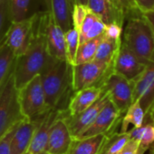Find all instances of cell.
Here are the masks:
<instances>
[{"instance_id":"cell-1","label":"cell","mask_w":154,"mask_h":154,"mask_svg":"<svg viewBox=\"0 0 154 154\" xmlns=\"http://www.w3.org/2000/svg\"><path fill=\"white\" fill-rule=\"evenodd\" d=\"M72 67L66 60L48 57L40 78L45 102L50 110L66 112L74 94Z\"/></svg>"},{"instance_id":"cell-2","label":"cell","mask_w":154,"mask_h":154,"mask_svg":"<svg viewBox=\"0 0 154 154\" xmlns=\"http://www.w3.org/2000/svg\"><path fill=\"white\" fill-rule=\"evenodd\" d=\"M46 42L44 32V12L37 13L34 39L25 53L15 58L14 78L15 87L20 90L34 77L40 75L48 60Z\"/></svg>"},{"instance_id":"cell-3","label":"cell","mask_w":154,"mask_h":154,"mask_svg":"<svg viewBox=\"0 0 154 154\" xmlns=\"http://www.w3.org/2000/svg\"><path fill=\"white\" fill-rule=\"evenodd\" d=\"M122 41L143 63L154 60L153 32L142 14L130 15Z\"/></svg>"},{"instance_id":"cell-4","label":"cell","mask_w":154,"mask_h":154,"mask_svg":"<svg viewBox=\"0 0 154 154\" xmlns=\"http://www.w3.org/2000/svg\"><path fill=\"white\" fill-rule=\"evenodd\" d=\"M24 119L25 118L21 112L13 66L8 75L0 84V138Z\"/></svg>"},{"instance_id":"cell-5","label":"cell","mask_w":154,"mask_h":154,"mask_svg":"<svg viewBox=\"0 0 154 154\" xmlns=\"http://www.w3.org/2000/svg\"><path fill=\"white\" fill-rule=\"evenodd\" d=\"M18 97L21 112L25 119L36 120L50 110L45 102L40 75L18 90Z\"/></svg>"},{"instance_id":"cell-6","label":"cell","mask_w":154,"mask_h":154,"mask_svg":"<svg viewBox=\"0 0 154 154\" xmlns=\"http://www.w3.org/2000/svg\"><path fill=\"white\" fill-rule=\"evenodd\" d=\"M112 71L113 66L95 60L74 65L72 67L74 93L87 88H101L105 78Z\"/></svg>"},{"instance_id":"cell-7","label":"cell","mask_w":154,"mask_h":154,"mask_svg":"<svg viewBox=\"0 0 154 154\" xmlns=\"http://www.w3.org/2000/svg\"><path fill=\"white\" fill-rule=\"evenodd\" d=\"M103 91L106 92L109 99L123 116L133 103V83L123 76L112 71L105 78L102 85Z\"/></svg>"},{"instance_id":"cell-8","label":"cell","mask_w":154,"mask_h":154,"mask_svg":"<svg viewBox=\"0 0 154 154\" xmlns=\"http://www.w3.org/2000/svg\"><path fill=\"white\" fill-rule=\"evenodd\" d=\"M37 13L22 21L12 22L5 36V42L15 58L21 56L30 46L35 32Z\"/></svg>"},{"instance_id":"cell-9","label":"cell","mask_w":154,"mask_h":154,"mask_svg":"<svg viewBox=\"0 0 154 154\" xmlns=\"http://www.w3.org/2000/svg\"><path fill=\"white\" fill-rule=\"evenodd\" d=\"M123 116L109 99L93 122L77 138H88L99 134L109 135L120 125Z\"/></svg>"},{"instance_id":"cell-10","label":"cell","mask_w":154,"mask_h":154,"mask_svg":"<svg viewBox=\"0 0 154 154\" xmlns=\"http://www.w3.org/2000/svg\"><path fill=\"white\" fill-rule=\"evenodd\" d=\"M146 64L128 48L122 41L113 62V71L130 81H134L144 70Z\"/></svg>"},{"instance_id":"cell-11","label":"cell","mask_w":154,"mask_h":154,"mask_svg":"<svg viewBox=\"0 0 154 154\" xmlns=\"http://www.w3.org/2000/svg\"><path fill=\"white\" fill-rule=\"evenodd\" d=\"M44 32L49 56L56 60H66L64 32L56 23L49 10L44 12Z\"/></svg>"},{"instance_id":"cell-12","label":"cell","mask_w":154,"mask_h":154,"mask_svg":"<svg viewBox=\"0 0 154 154\" xmlns=\"http://www.w3.org/2000/svg\"><path fill=\"white\" fill-rule=\"evenodd\" d=\"M108 100L109 97L107 93L103 91V94L98 98V100L79 115L75 116H69L66 115L65 112L62 113L63 118L67 124L74 138H77L84 131H85L89 127V125L93 122V120L96 118V116L108 102Z\"/></svg>"},{"instance_id":"cell-13","label":"cell","mask_w":154,"mask_h":154,"mask_svg":"<svg viewBox=\"0 0 154 154\" xmlns=\"http://www.w3.org/2000/svg\"><path fill=\"white\" fill-rule=\"evenodd\" d=\"M133 83V102L139 101L146 113L154 103V60L146 64L143 73Z\"/></svg>"},{"instance_id":"cell-14","label":"cell","mask_w":154,"mask_h":154,"mask_svg":"<svg viewBox=\"0 0 154 154\" xmlns=\"http://www.w3.org/2000/svg\"><path fill=\"white\" fill-rule=\"evenodd\" d=\"M62 113L51 127L46 154H66L74 140L69 127L63 118Z\"/></svg>"},{"instance_id":"cell-15","label":"cell","mask_w":154,"mask_h":154,"mask_svg":"<svg viewBox=\"0 0 154 154\" xmlns=\"http://www.w3.org/2000/svg\"><path fill=\"white\" fill-rule=\"evenodd\" d=\"M61 113L62 112L56 110H49L38 118L36 129L25 154H46V147L51 127Z\"/></svg>"},{"instance_id":"cell-16","label":"cell","mask_w":154,"mask_h":154,"mask_svg":"<svg viewBox=\"0 0 154 154\" xmlns=\"http://www.w3.org/2000/svg\"><path fill=\"white\" fill-rule=\"evenodd\" d=\"M37 124L38 119L34 121L24 119L16 125L11 142V154L26 153Z\"/></svg>"},{"instance_id":"cell-17","label":"cell","mask_w":154,"mask_h":154,"mask_svg":"<svg viewBox=\"0 0 154 154\" xmlns=\"http://www.w3.org/2000/svg\"><path fill=\"white\" fill-rule=\"evenodd\" d=\"M103 89L98 87L87 88L74 92L68 103L66 115L75 116L91 106L102 96Z\"/></svg>"},{"instance_id":"cell-18","label":"cell","mask_w":154,"mask_h":154,"mask_svg":"<svg viewBox=\"0 0 154 154\" xmlns=\"http://www.w3.org/2000/svg\"><path fill=\"white\" fill-rule=\"evenodd\" d=\"M87 8L106 25L116 23L123 26L124 20L117 11L113 0H88Z\"/></svg>"},{"instance_id":"cell-19","label":"cell","mask_w":154,"mask_h":154,"mask_svg":"<svg viewBox=\"0 0 154 154\" xmlns=\"http://www.w3.org/2000/svg\"><path fill=\"white\" fill-rule=\"evenodd\" d=\"M107 135L99 134L88 138H74L66 154H99Z\"/></svg>"},{"instance_id":"cell-20","label":"cell","mask_w":154,"mask_h":154,"mask_svg":"<svg viewBox=\"0 0 154 154\" xmlns=\"http://www.w3.org/2000/svg\"><path fill=\"white\" fill-rule=\"evenodd\" d=\"M48 10L64 32L72 28V8L68 0H49Z\"/></svg>"},{"instance_id":"cell-21","label":"cell","mask_w":154,"mask_h":154,"mask_svg":"<svg viewBox=\"0 0 154 154\" xmlns=\"http://www.w3.org/2000/svg\"><path fill=\"white\" fill-rule=\"evenodd\" d=\"M127 133L130 139L139 142V148L146 152L154 144V124L151 121L144 119L142 126L129 129Z\"/></svg>"},{"instance_id":"cell-22","label":"cell","mask_w":154,"mask_h":154,"mask_svg":"<svg viewBox=\"0 0 154 154\" xmlns=\"http://www.w3.org/2000/svg\"><path fill=\"white\" fill-rule=\"evenodd\" d=\"M145 119V112L141 106L139 101H134L132 106L128 108L126 113L123 116L121 120L120 133H127L130 125L133 128L140 127L143 125Z\"/></svg>"},{"instance_id":"cell-23","label":"cell","mask_w":154,"mask_h":154,"mask_svg":"<svg viewBox=\"0 0 154 154\" xmlns=\"http://www.w3.org/2000/svg\"><path fill=\"white\" fill-rule=\"evenodd\" d=\"M121 42L122 40L116 41L107 38L103 35L101 42L98 45L94 60L113 66V62L120 47Z\"/></svg>"},{"instance_id":"cell-24","label":"cell","mask_w":154,"mask_h":154,"mask_svg":"<svg viewBox=\"0 0 154 154\" xmlns=\"http://www.w3.org/2000/svg\"><path fill=\"white\" fill-rule=\"evenodd\" d=\"M130 141L128 133H112L107 135L99 154H117Z\"/></svg>"},{"instance_id":"cell-25","label":"cell","mask_w":154,"mask_h":154,"mask_svg":"<svg viewBox=\"0 0 154 154\" xmlns=\"http://www.w3.org/2000/svg\"><path fill=\"white\" fill-rule=\"evenodd\" d=\"M103 37V34L93 40L87 41L84 42L83 44H80L77 49L74 65L86 63V62L93 60L98 45L101 42Z\"/></svg>"},{"instance_id":"cell-26","label":"cell","mask_w":154,"mask_h":154,"mask_svg":"<svg viewBox=\"0 0 154 154\" xmlns=\"http://www.w3.org/2000/svg\"><path fill=\"white\" fill-rule=\"evenodd\" d=\"M15 60V56L4 39L0 44V84L12 69Z\"/></svg>"},{"instance_id":"cell-27","label":"cell","mask_w":154,"mask_h":154,"mask_svg":"<svg viewBox=\"0 0 154 154\" xmlns=\"http://www.w3.org/2000/svg\"><path fill=\"white\" fill-rule=\"evenodd\" d=\"M64 40L66 60L70 65L74 66L75 63L76 52L79 46V32L72 27L70 30L64 32Z\"/></svg>"},{"instance_id":"cell-28","label":"cell","mask_w":154,"mask_h":154,"mask_svg":"<svg viewBox=\"0 0 154 154\" xmlns=\"http://www.w3.org/2000/svg\"><path fill=\"white\" fill-rule=\"evenodd\" d=\"M31 0H9L10 16L12 22L22 21L25 19L29 10Z\"/></svg>"},{"instance_id":"cell-29","label":"cell","mask_w":154,"mask_h":154,"mask_svg":"<svg viewBox=\"0 0 154 154\" xmlns=\"http://www.w3.org/2000/svg\"><path fill=\"white\" fill-rule=\"evenodd\" d=\"M11 23L9 0H0V44L4 41Z\"/></svg>"},{"instance_id":"cell-30","label":"cell","mask_w":154,"mask_h":154,"mask_svg":"<svg viewBox=\"0 0 154 154\" xmlns=\"http://www.w3.org/2000/svg\"><path fill=\"white\" fill-rule=\"evenodd\" d=\"M88 13L87 6L82 5H74L72 11V27L80 32L82 23Z\"/></svg>"},{"instance_id":"cell-31","label":"cell","mask_w":154,"mask_h":154,"mask_svg":"<svg viewBox=\"0 0 154 154\" xmlns=\"http://www.w3.org/2000/svg\"><path fill=\"white\" fill-rule=\"evenodd\" d=\"M113 3L123 20L127 16L134 14L135 11H138L133 3V0H113Z\"/></svg>"},{"instance_id":"cell-32","label":"cell","mask_w":154,"mask_h":154,"mask_svg":"<svg viewBox=\"0 0 154 154\" xmlns=\"http://www.w3.org/2000/svg\"><path fill=\"white\" fill-rule=\"evenodd\" d=\"M106 29V24L102 22L99 18H97L94 22V23L93 24L92 28L89 30V32L86 33L84 39V42H87V41H90V40H93L94 38H97L101 35H103L104 33V31ZM82 43V44H83Z\"/></svg>"},{"instance_id":"cell-33","label":"cell","mask_w":154,"mask_h":154,"mask_svg":"<svg viewBox=\"0 0 154 154\" xmlns=\"http://www.w3.org/2000/svg\"><path fill=\"white\" fill-rule=\"evenodd\" d=\"M18 124L13 126L5 135H3L0 138V154H11V142L15 127Z\"/></svg>"},{"instance_id":"cell-34","label":"cell","mask_w":154,"mask_h":154,"mask_svg":"<svg viewBox=\"0 0 154 154\" xmlns=\"http://www.w3.org/2000/svg\"><path fill=\"white\" fill-rule=\"evenodd\" d=\"M122 32H123V26L119 23H113L106 25V29L104 31L103 35L107 38L113 40H122Z\"/></svg>"},{"instance_id":"cell-35","label":"cell","mask_w":154,"mask_h":154,"mask_svg":"<svg viewBox=\"0 0 154 154\" xmlns=\"http://www.w3.org/2000/svg\"><path fill=\"white\" fill-rule=\"evenodd\" d=\"M133 3L141 13L154 10V0H133Z\"/></svg>"},{"instance_id":"cell-36","label":"cell","mask_w":154,"mask_h":154,"mask_svg":"<svg viewBox=\"0 0 154 154\" xmlns=\"http://www.w3.org/2000/svg\"><path fill=\"white\" fill-rule=\"evenodd\" d=\"M139 147V142L131 140L126 143V145L117 154H135Z\"/></svg>"},{"instance_id":"cell-37","label":"cell","mask_w":154,"mask_h":154,"mask_svg":"<svg viewBox=\"0 0 154 154\" xmlns=\"http://www.w3.org/2000/svg\"><path fill=\"white\" fill-rule=\"evenodd\" d=\"M141 14L144 18V20L148 23V24L150 25V27L152 30L154 34V10H151V11L144 12V13H141Z\"/></svg>"},{"instance_id":"cell-38","label":"cell","mask_w":154,"mask_h":154,"mask_svg":"<svg viewBox=\"0 0 154 154\" xmlns=\"http://www.w3.org/2000/svg\"><path fill=\"white\" fill-rule=\"evenodd\" d=\"M145 119L148 121H151L154 124V103L152 104V106H151V108L149 109V111L146 113L145 115Z\"/></svg>"},{"instance_id":"cell-39","label":"cell","mask_w":154,"mask_h":154,"mask_svg":"<svg viewBox=\"0 0 154 154\" xmlns=\"http://www.w3.org/2000/svg\"><path fill=\"white\" fill-rule=\"evenodd\" d=\"M88 0H74V5H82L84 6H87Z\"/></svg>"},{"instance_id":"cell-40","label":"cell","mask_w":154,"mask_h":154,"mask_svg":"<svg viewBox=\"0 0 154 154\" xmlns=\"http://www.w3.org/2000/svg\"><path fill=\"white\" fill-rule=\"evenodd\" d=\"M145 152H146V151H144V150H143V149L138 147V150H137V152H136L135 154H144Z\"/></svg>"},{"instance_id":"cell-41","label":"cell","mask_w":154,"mask_h":154,"mask_svg":"<svg viewBox=\"0 0 154 154\" xmlns=\"http://www.w3.org/2000/svg\"><path fill=\"white\" fill-rule=\"evenodd\" d=\"M68 2H69V4H70V6H71V8H72V11H73V8H74V0H68Z\"/></svg>"},{"instance_id":"cell-42","label":"cell","mask_w":154,"mask_h":154,"mask_svg":"<svg viewBox=\"0 0 154 154\" xmlns=\"http://www.w3.org/2000/svg\"><path fill=\"white\" fill-rule=\"evenodd\" d=\"M150 153L154 154V144L151 147V149H150Z\"/></svg>"},{"instance_id":"cell-43","label":"cell","mask_w":154,"mask_h":154,"mask_svg":"<svg viewBox=\"0 0 154 154\" xmlns=\"http://www.w3.org/2000/svg\"><path fill=\"white\" fill-rule=\"evenodd\" d=\"M149 154H151V153H149Z\"/></svg>"}]
</instances>
